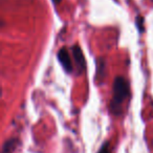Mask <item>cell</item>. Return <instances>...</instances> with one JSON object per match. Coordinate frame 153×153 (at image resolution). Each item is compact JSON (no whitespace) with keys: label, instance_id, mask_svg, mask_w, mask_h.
Masks as SVG:
<instances>
[{"label":"cell","instance_id":"6","mask_svg":"<svg viewBox=\"0 0 153 153\" xmlns=\"http://www.w3.org/2000/svg\"><path fill=\"white\" fill-rule=\"evenodd\" d=\"M136 25L138 26L140 30H142V26L144 25V19L142 17H137V19H136Z\"/></svg>","mask_w":153,"mask_h":153},{"label":"cell","instance_id":"4","mask_svg":"<svg viewBox=\"0 0 153 153\" xmlns=\"http://www.w3.org/2000/svg\"><path fill=\"white\" fill-rule=\"evenodd\" d=\"M16 147V140H10L5 142L4 146H3V153H11Z\"/></svg>","mask_w":153,"mask_h":153},{"label":"cell","instance_id":"3","mask_svg":"<svg viewBox=\"0 0 153 153\" xmlns=\"http://www.w3.org/2000/svg\"><path fill=\"white\" fill-rule=\"evenodd\" d=\"M58 59H59L60 63L62 64V66L64 67V69L67 72H71L72 71V62L70 59V56L68 53L67 49L65 47L61 48L58 53Z\"/></svg>","mask_w":153,"mask_h":153},{"label":"cell","instance_id":"7","mask_svg":"<svg viewBox=\"0 0 153 153\" xmlns=\"http://www.w3.org/2000/svg\"><path fill=\"white\" fill-rule=\"evenodd\" d=\"M53 3H55V4H58V3H60L62 1V0H53Z\"/></svg>","mask_w":153,"mask_h":153},{"label":"cell","instance_id":"2","mask_svg":"<svg viewBox=\"0 0 153 153\" xmlns=\"http://www.w3.org/2000/svg\"><path fill=\"white\" fill-rule=\"evenodd\" d=\"M72 55H74V61H76V66L78 72L81 74L85 70V58L82 53V49L80 48L79 45H74L72 46Z\"/></svg>","mask_w":153,"mask_h":153},{"label":"cell","instance_id":"1","mask_svg":"<svg viewBox=\"0 0 153 153\" xmlns=\"http://www.w3.org/2000/svg\"><path fill=\"white\" fill-rule=\"evenodd\" d=\"M130 94L129 84L123 76H117L113 82V98L110 103V110L113 114L119 115L122 111V104Z\"/></svg>","mask_w":153,"mask_h":153},{"label":"cell","instance_id":"5","mask_svg":"<svg viewBox=\"0 0 153 153\" xmlns=\"http://www.w3.org/2000/svg\"><path fill=\"white\" fill-rule=\"evenodd\" d=\"M98 153H111L110 152V144L109 143H105L102 146V148L99 150Z\"/></svg>","mask_w":153,"mask_h":153}]
</instances>
